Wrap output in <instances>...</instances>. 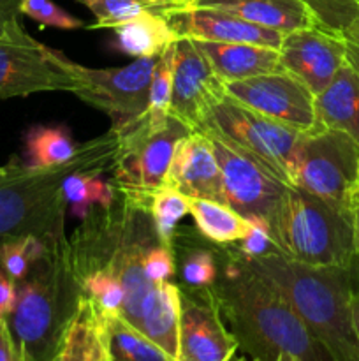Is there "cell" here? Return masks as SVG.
I'll return each mask as SVG.
<instances>
[{
  "label": "cell",
  "instance_id": "6da1fadb",
  "mask_svg": "<svg viewBox=\"0 0 359 361\" xmlns=\"http://www.w3.org/2000/svg\"><path fill=\"white\" fill-rule=\"evenodd\" d=\"M116 190L111 207H95L81 219V226L70 238L73 261L111 271L123 288L118 316L176 358L178 284L151 281L144 267L148 249L160 240L148 210L150 196Z\"/></svg>",
  "mask_w": 359,
  "mask_h": 361
},
{
  "label": "cell",
  "instance_id": "7a4b0ae2",
  "mask_svg": "<svg viewBox=\"0 0 359 361\" xmlns=\"http://www.w3.org/2000/svg\"><path fill=\"white\" fill-rule=\"evenodd\" d=\"M220 257L224 267L211 288L238 349L252 361H277L284 353L298 361H334L287 298L238 249H225Z\"/></svg>",
  "mask_w": 359,
  "mask_h": 361
},
{
  "label": "cell",
  "instance_id": "3957f363",
  "mask_svg": "<svg viewBox=\"0 0 359 361\" xmlns=\"http://www.w3.org/2000/svg\"><path fill=\"white\" fill-rule=\"evenodd\" d=\"M118 150L120 134L111 129L81 143L69 162L53 168L11 159L0 175V247L25 236L49 240L65 233V178L76 171H109Z\"/></svg>",
  "mask_w": 359,
  "mask_h": 361
},
{
  "label": "cell",
  "instance_id": "277c9868",
  "mask_svg": "<svg viewBox=\"0 0 359 361\" xmlns=\"http://www.w3.org/2000/svg\"><path fill=\"white\" fill-rule=\"evenodd\" d=\"M83 302L65 233L46 240V250L16 282V302L4 319L23 361H51L63 345Z\"/></svg>",
  "mask_w": 359,
  "mask_h": 361
},
{
  "label": "cell",
  "instance_id": "5b68a950",
  "mask_svg": "<svg viewBox=\"0 0 359 361\" xmlns=\"http://www.w3.org/2000/svg\"><path fill=\"white\" fill-rule=\"evenodd\" d=\"M287 298L313 337L334 361H359V341L352 317L355 293L354 263L351 267H310L270 250L246 257Z\"/></svg>",
  "mask_w": 359,
  "mask_h": 361
},
{
  "label": "cell",
  "instance_id": "8992f818",
  "mask_svg": "<svg viewBox=\"0 0 359 361\" xmlns=\"http://www.w3.org/2000/svg\"><path fill=\"white\" fill-rule=\"evenodd\" d=\"M275 250L310 267H351L354 247L352 210H344L289 185L270 224Z\"/></svg>",
  "mask_w": 359,
  "mask_h": 361
},
{
  "label": "cell",
  "instance_id": "52a82bcc",
  "mask_svg": "<svg viewBox=\"0 0 359 361\" xmlns=\"http://www.w3.org/2000/svg\"><path fill=\"white\" fill-rule=\"evenodd\" d=\"M199 133L252 155L287 185H294L296 152L301 133L253 111L225 95L211 108Z\"/></svg>",
  "mask_w": 359,
  "mask_h": 361
},
{
  "label": "cell",
  "instance_id": "ba28073f",
  "mask_svg": "<svg viewBox=\"0 0 359 361\" xmlns=\"http://www.w3.org/2000/svg\"><path fill=\"white\" fill-rule=\"evenodd\" d=\"M73 60L32 37L20 18L0 25V99L81 88Z\"/></svg>",
  "mask_w": 359,
  "mask_h": 361
},
{
  "label": "cell",
  "instance_id": "9c48e42d",
  "mask_svg": "<svg viewBox=\"0 0 359 361\" xmlns=\"http://www.w3.org/2000/svg\"><path fill=\"white\" fill-rule=\"evenodd\" d=\"M294 185L344 210L359 190V145L348 134L319 129L301 136Z\"/></svg>",
  "mask_w": 359,
  "mask_h": 361
},
{
  "label": "cell",
  "instance_id": "30bf717a",
  "mask_svg": "<svg viewBox=\"0 0 359 361\" xmlns=\"http://www.w3.org/2000/svg\"><path fill=\"white\" fill-rule=\"evenodd\" d=\"M158 56H143L118 69H92L74 62L81 78L76 97L111 118L113 130L127 133L146 118L150 85Z\"/></svg>",
  "mask_w": 359,
  "mask_h": 361
},
{
  "label": "cell",
  "instance_id": "8fae6325",
  "mask_svg": "<svg viewBox=\"0 0 359 361\" xmlns=\"http://www.w3.org/2000/svg\"><path fill=\"white\" fill-rule=\"evenodd\" d=\"M189 133H192L189 127L169 116L168 126L160 130H151L143 120L120 134V150L111 168L116 189L148 197L164 185L172 152Z\"/></svg>",
  "mask_w": 359,
  "mask_h": 361
},
{
  "label": "cell",
  "instance_id": "7c38bea8",
  "mask_svg": "<svg viewBox=\"0 0 359 361\" xmlns=\"http://www.w3.org/2000/svg\"><path fill=\"white\" fill-rule=\"evenodd\" d=\"M215 157L222 173L225 204L248 221L270 224L287 183L264 168L257 159L239 148L211 137Z\"/></svg>",
  "mask_w": 359,
  "mask_h": 361
},
{
  "label": "cell",
  "instance_id": "4fadbf2b",
  "mask_svg": "<svg viewBox=\"0 0 359 361\" xmlns=\"http://www.w3.org/2000/svg\"><path fill=\"white\" fill-rule=\"evenodd\" d=\"M176 361H231L238 342L222 321L213 288L178 286Z\"/></svg>",
  "mask_w": 359,
  "mask_h": 361
},
{
  "label": "cell",
  "instance_id": "5bb4252c",
  "mask_svg": "<svg viewBox=\"0 0 359 361\" xmlns=\"http://www.w3.org/2000/svg\"><path fill=\"white\" fill-rule=\"evenodd\" d=\"M229 97L298 133L317 130L315 95L292 74H260L225 83Z\"/></svg>",
  "mask_w": 359,
  "mask_h": 361
},
{
  "label": "cell",
  "instance_id": "9a60e30c",
  "mask_svg": "<svg viewBox=\"0 0 359 361\" xmlns=\"http://www.w3.org/2000/svg\"><path fill=\"white\" fill-rule=\"evenodd\" d=\"M227 95L225 83L217 76L192 39L176 42L172 60V94L169 116L190 130H199L211 108Z\"/></svg>",
  "mask_w": 359,
  "mask_h": 361
},
{
  "label": "cell",
  "instance_id": "2e32d148",
  "mask_svg": "<svg viewBox=\"0 0 359 361\" xmlns=\"http://www.w3.org/2000/svg\"><path fill=\"white\" fill-rule=\"evenodd\" d=\"M278 55L282 69L317 95L345 63V42L341 35L319 27L299 28L284 35Z\"/></svg>",
  "mask_w": 359,
  "mask_h": 361
},
{
  "label": "cell",
  "instance_id": "e0dca14e",
  "mask_svg": "<svg viewBox=\"0 0 359 361\" xmlns=\"http://www.w3.org/2000/svg\"><path fill=\"white\" fill-rule=\"evenodd\" d=\"M160 14L180 37L215 42H243L278 49L285 35L284 32L259 27L210 7H169L160 11Z\"/></svg>",
  "mask_w": 359,
  "mask_h": 361
},
{
  "label": "cell",
  "instance_id": "ac0fdd59",
  "mask_svg": "<svg viewBox=\"0 0 359 361\" xmlns=\"http://www.w3.org/2000/svg\"><path fill=\"white\" fill-rule=\"evenodd\" d=\"M164 185L172 187L189 197L225 204L222 173L215 157L213 145L206 134L192 130L178 141Z\"/></svg>",
  "mask_w": 359,
  "mask_h": 361
},
{
  "label": "cell",
  "instance_id": "d6986e66",
  "mask_svg": "<svg viewBox=\"0 0 359 361\" xmlns=\"http://www.w3.org/2000/svg\"><path fill=\"white\" fill-rule=\"evenodd\" d=\"M210 7L277 32L319 27L306 0H175V6ZM320 28V27H319Z\"/></svg>",
  "mask_w": 359,
  "mask_h": 361
},
{
  "label": "cell",
  "instance_id": "ffe728a7",
  "mask_svg": "<svg viewBox=\"0 0 359 361\" xmlns=\"http://www.w3.org/2000/svg\"><path fill=\"white\" fill-rule=\"evenodd\" d=\"M192 42L224 83L284 71L278 49L243 42H215L201 39H192Z\"/></svg>",
  "mask_w": 359,
  "mask_h": 361
},
{
  "label": "cell",
  "instance_id": "44dd1931",
  "mask_svg": "<svg viewBox=\"0 0 359 361\" xmlns=\"http://www.w3.org/2000/svg\"><path fill=\"white\" fill-rule=\"evenodd\" d=\"M317 130L334 129L359 145V74L345 60L331 83L315 95Z\"/></svg>",
  "mask_w": 359,
  "mask_h": 361
},
{
  "label": "cell",
  "instance_id": "7402d4cb",
  "mask_svg": "<svg viewBox=\"0 0 359 361\" xmlns=\"http://www.w3.org/2000/svg\"><path fill=\"white\" fill-rule=\"evenodd\" d=\"M113 30L116 48L134 59L158 56L169 44L182 39L172 30L169 21L155 11L141 13L139 16L118 25Z\"/></svg>",
  "mask_w": 359,
  "mask_h": 361
},
{
  "label": "cell",
  "instance_id": "603a6c76",
  "mask_svg": "<svg viewBox=\"0 0 359 361\" xmlns=\"http://www.w3.org/2000/svg\"><path fill=\"white\" fill-rule=\"evenodd\" d=\"M97 316L104 331L109 361H176L175 356L164 351L157 342L136 330L118 314L97 312Z\"/></svg>",
  "mask_w": 359,
  "mask_h": 361
},
{
  "label": "cell",
  "instance_id": "cb8c5ba5",
  "mask_svg": "<svg viewBox=\"0 0 359 361\" xmlns=\"http://www.w3.org/2000/svg\"><path fill=\"white\" fill-rule=\"evenodd\" d=\"M201 236L217 245H232L252 233L256 222L241 217L231 207L218 201L190 197V210Z\"/></svg>",
  "mask_w": 359,
  "mask_h": 361
},
{
  "label": "cell",
  "instance_id": "d4e9b609",
  "mask_svg": "<svg viewBox=\"0 0 359 361\" xmlns=\"http://www.w3.org/2000/svg\"><path fill=\"white\" fill-rule=\"evenodd\" d=\"M104 171H76L63 182L67 210L77 219H84L95 207L108 208L116 200V185L102 178Z\"/></svg>",
  "mask_w": 359,
  "mask_h": 361
},
{
  "label": "cell",
  "instance_id": "484cf974",
  "mask_svg": "<svg viewBox=\"0 0 359 361\" xmlns=\"http://www.w3.org/2000/svg\"><path fill=\"white\" fill-rule=\"evenodd\" d=\"M27 162L30 168H53L69 162L76 155L80 145L74 143L69 127L35 126L25 136Z\"/></svg>",
  "mask_w": 359,
  "mask_h": 361
},
{
  "label": "cell",
  "instance_id": "4316f807",
  "mask_svg": "<svg viewBox=\"0 0 359 361\" xmlns=\"http://www.w3.org/2000/svg\"><path fill=\"white\" fill-rule=\"evenodd\" d=\"M151 221H153L160 242L168 247H175L178 224L190 210V197L172 187L162 185L150 194L148 200Z\"/></svg>",
  "mask_w": 359,
  "mask_h": 361
},
{
  "label": "cell",
  "instance_id": "83f0119b",
  "mask_svg": "<svg viewBox=\"0 0 359 361\" xmlns=\"http://www.w3.org/2000/svg\"><path fill=\"white\" fill-rule=\"evenodd\" d=\"M176 42L169 44L158 55L153 78H151L150 99H148L146 118H144L151 130L164 129L169 122V106H171L172 94V60H175Z\"/></svg>",
  "mask_w": 359,
  "mask_h": 361
},
{
  "label": "cell",
  "instance_id": "f1b7e54d",
  "mask_svg": "<svg viewBox=\"0 0 359 361\" xmlns=\"http://www.w3.org/2000/svg\"><path fill=\"white\" fill-rule=\"evenodd\" d=\"M95 16V23L88 28H115L146 11L169 9L175 0H77Z\"/></svg>",
  "mask_w": 359,
  "mask_h": 361
},
{
  "label": "cell",
  "instance_id": "f546056e",
  "mask_svg": "<svg viewBox=\"0 0 359 361\" xmlns=\"http://www.w3.org/2000/svg\"><path fill=\"white\" fill-rule=\"evenodd\" d=\"M44 250L46 240L35 236H25L4 243L0 247V270L14 282H20Z\"/></svg>",
  "mask_w": 359,
  "mask_h": 361
},
{
  "label": "cell",
  "instance_id": "4dcf8cb0",
  "mask_svg": "<svg viewBox=\"0 0 359 361\" xmlns=\"http://www.w3.org/2000/svg\"><path fill=\"white\" fill-rule=\"evenodd\" d=\"M218 267L215 254L208 249H189L182 259V284L211 288L217 282Z\"/></svg>",
  "mask_w": 359,
  "mask_h": 361
},
{
  "label": "cell",
  "instance_id": "1f68e13d",
  "mask_svg": "<svg viewBox=\"0 0 359 361\" xmlns=\"http://www.w3.org/2000/svg\"><path fill=\"white\" fill-rule=\"evenodd\" d=\"M20 14L35 20L41 23V27L62 28V30H76V28L84 27L83 21L56 6L51 0H21Z\"/></svg>",
  "mask_w": 359,
  "mask_h": 361
},
{
  "label": "cell",
  "instance_id": "d6a6232c",
  "mask_svg": "<svg viewBox=\"0 0 359 361\" xmlns=\"http://www.w3.org/2000/svg\"><path fill=\"white\" fill-rule=\"evenodd\" d=\"M92 317V303L83 296L81 309L67 334L63 345L51 361H84V342Z\"/></svg>",
  "mask_w": 359,
  "mask_h": 361
},
{
  "label": "cell",
  "instance_id": "836d02e7",
  "mask_svg": "<svg viewBox=\"0 0 359 361\" xmlns=\"http://www.w3.org/2000/svg\"><path fill=\"white\" fill-rule=\"evenodd\" d=\"M84 361H109L108 345H106L104 331H102L101 319L92 305V317L84 342Z\"/></svg>",
  "mask_w": 359,
  "mask_h": 361
},
{
  "label": "cell",
  "instance_id": "e575fe53",
  "mask_svg": "<svg viewBox=\"0 0 359 361\" xmlns=\"http://www.w3.org/2000/svg\"><path fill=\"white\" fill-rule=\"evenodd\" d=\"M345 42V60L359 74V14L340 32Z\"/></svg>",
  "mask_w": 359,
  "mask_h": 361
},
{
  "label": "cell",
  "instance_id": "d590c367",
  "mask_svg": "<svg viewBox=\"0 0 359 361\" xmlns=\"http://www.w3.org/2000/svg\"><path fill=\"white\" fill-rule=\"evenodd\" d=\"M0 361H23L4 317H0Z\"/></svg>",
  "mask_w": 359,
  "mask_h": 361
},
{
  "label": "cell",
  "instance_id": "8d00e7d4",
  "mask_svg": "<svg viewBox=\"0 0 359 361\" xmlns=\"http://www.w3.org/2000/svg\"><path fill=\"white\" fill-rule=\"evenodd\" d=\"M16 302V282L0 270V317H6Z\"/></svg>",
  "mask_w": 359,
  "mask_h": 361
},
{
  "label": "cell",
  "instance_id": "74e56055",
  "mask_svg": "<svg viewBox=\"0 0 359 361\" xmlns=\"http://www.w3.org/2000/svg\"><path fill=\"white\" fill-rule=\"evenodd\" d=\"M20 6L21 0H0V25L20 18Z\"/></svg>",
  "mask_w": 359,
  "mask_h": 361
},
{
  "label": "cell",
  "instance_id": "f35d334b",
  "mask_svg": "<svg viewBox=\"0 0 359 361\" xmlns=\"http://www.w3.org/2000/svg\"><path fill=\"white\" fill-rule=\"evenodd\" d=\"M352 224H354V247L355 254L359 256V190L352 200Z\"/></svg>",
  "mask_w": 359,
  "mask_h": 361
},
{
  "label": "cell",
  "instance_id": "ab89813d",
  "mask_svg": "<svg viewBox=\"0 0 359 361\" xmlns=\"http://www.w3.org/2000/svg\"><path fill=\"white\" fill-rule=\"evenodd\" d=\"M352 317H354V328H355V334H358V341H359V288L355 289L354 298H352Z\"/></svg>",
  "mask_w": 359,
  "mask_h": 361
},
{
  "label": "cell",
  "instance_id": "60d3db41",
  "mask_svg": "<svg viewBox=\"0 0 359 361\" xmlns=\"http://www.w3.org/2000/svg\"><path fill=\"white\" fill-rule=\"evenodd\" d=\"M277 361H298L294 358V356H291V355H287V353H284V355H280V358H278Z\"/></svg>",
  "mask_w": 359,
  "mask_h": 361
},
{
  "label": "cell",
  "instance_id": "b9f144b4",
  "mask_svg": "<svg viewBox=\"0 0 359 361\" xmlns=\"http://www.w3.org/2000/svg\"><path fill=\"white\" fill-rule=\"evenodd\" d=\"M231 361H248V360H245V358H236V360H231Z\"/></svg>",
  "mask_w": 359,
  "mask_h": 361
},
{
  "label": "cell",
  "instance_id": "7bdbcfd3",
  "mask_svg": "<svg viewBox=\"0 0 359 361\" xmlns=\"http://www.w3.org/2000/svg\"><path fill=\"white\" fill-rule=\"evenodd\" d=\"M4 169H6V166H0V175H2V173H4Z\"/></svg>",
  "mask_w": 359,
  "mask_h": 361
},
{
  "label": "cell",
  "instance_id": "ee69618b",
  "mask_svg": "<svg viewBox=\"0 0 359 361\" xmlns=\"http://www.w3.org/2000/svg\"><path fill=\"white\" fill-rule=\"evenodd\" d=\"M355 2H358V4H359V0H355Z\"/></svg>",
  "mask_w": 359,
  "mask_h": 361
}]
</instances>
